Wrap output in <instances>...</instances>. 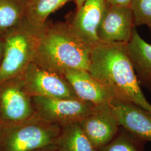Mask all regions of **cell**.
<instances>
[{"label": "cell", "instance_id": "obj_17", "mask_svg": "<svg viewBox=\"0 0 151 151\" xmlns=\"http://www.w3.org/2000/svg\"><path fill=\"white\" fill-rule=\"evenodd\" d=\"M146 142L120 126L113 138L97 151H144Z\"/></svg>", "mask_w": 151, "mask_h": 151}, {"label": "cell", "instance_id": "obj_20", "mask_svg": "<svg viewBox=\"0 0 151 151\" xmlns=\"http://www.w3.org/2000/svg\"><path fill=\"white\" fill-rule=\"evenodd\" d=\"M4 54V35L0 34V66L2 63Z\"/></svg>", "mask_w": 151, "mask_h": 151}, {"label": "cell", "instance_id": "obj_11", "mask_svg": "<svg viewBox=\"0 0 151 151\" xmlns=\"http://www.w3.org/2000/svg\"><path fill=\"white\" fill-rule=\"evenodd\" d=\"M106 6V0H87L70 22L76 33L93 48L101 44L97 32Z\"/></svg>", "mask_w": 151, "mask_h": 151}, {"label": "cell", "instance_id": "obj_19", "mask_svg": "<svg viewBox=\"0 0 151 151\" xmlns=\"http://www.w3.org/2000/svg\"><path fill=\"white\" fill-rule=\"evenodd\" d=\"M106 1L110 5L130 6L132 0H106Z\"/></svg>", "mask_w": 151, "mask_h": 151}, {"label": "cell", "instance_id": "obj_4", "mask_svg": "<svg viewBox=\"0 0 151 151\" xmlns=\"http://www.w3.org/2000/svg\"><path fill=\"white\" fill-rule=\"evenodd\" d=\"M61 127L35 115L20 124L4 127L0 151H34L56 145Z\"/></svg>", "mask_w": 151, "mask_h": 151}, {"label": "cell", "instance_id": "obj_23", "mask_svg": "<svg viewBox=\"0 0 151 151\" xmlns=\"http://www.w3.org/2000/svg\"><path fill=\"white\" fill-rule=\"evenodd\" d=\"M3 128H4V125H3V124H2V123L1 119V116H0V133H1V130L3 129Z\"/></svg>", "mask_w": 151, "mask_h": 151}, {"label": "cell", "instance_id": "obj_2", "mask_svg": "<svg viewBox=\"0 0 151 151\" xmlns=\"http://www.w3.org/2000/svg\"><path fill=\"white\" fill-rule=\"evenodd\" d=\"M92 49L76 33L70 22H47L34 62L62 75L70 70H88Z\"/></svg>", "mask_w": 151, "mask_h": 151}, {"label": "cell", "instance_id": "obj_15", "mask_svg": "<svg viewBox=\"0 0 151 151\" xmlns=\"http://www.w3.org/2000/svg\"><path fill=\"white\" fill-rule=\"evenodd\" d=\"M70 0H27L25 19L33 26L43 27L52 13Z\"/></svg>", "mask_w": 151, "mask_h": 151}, {"label": "cell", "instance_id": "obj_8", "mask_svg": "<svg viewBox=\"0 0 151 151\" xmlns=\"http://www.w3.org/2000/svg\"><path fill=\"white\" fill-rule=\"evenodd\" d=\"M133 15L130 6L108 5L100 24L97 37L105 44H127L135 29Z\"/></svg>", "mask_w": 151, "mask_h": 151}, {"label": "cell", "instance_id": "obj_13", "mask_svg": "<svg viewBox=\"0 0 151 151\" xmlns=\"http://www.w3.org/2000/svg\"><path fill=\"white\" fill-rule=\"evenodd\" d=\"M125 48L139 83L151 91V45L134 29Z\"/></svg>", "mask_w": 151, "mask_h": 151}, {"label": "cell", "instance_id": "obj_3", "mask_svg": "<svg viewBox=\"0 0 151 151\" xmlns=\"http://www.w3.org/2000/svg\"><path fill=\"white\" fill-rule=\"evenodd\" d=\"M44 27H34L24 18L4 35V54L0 66V84L22 75L34 61Z\"/></svg>", "mask_w": 151, "mask_h": 151}, {"label": "cell", "instance_id": "obj_14", "mask_svg": "<svg viewBox=\"0 0 151 151\" xmlns=\"http://www.w3.org/2000/svg\"><path fill=\"white\" fill-rule=\"evenodd\" d=\"M57 151H97L82 129L80 122L61 127Z\"/></svg>", "mask_w": 151, "mask_h": 151}, {"label": "cell", "instance_id": "obj_1", "mask_svg": "<svg viewBox=\"0 0 151 151\" xmlns=\"http://www.w3.org/2000/svg\"><path fill=\"white\" fill-rule=\"evenodd\" d=\"M125 44L101 43L94 47L88 72L114 98L135 104L151 115V104L141 89Z\"/></svg>", "mask_w": 151, "mask_h": 151}, {"label": "cell", "instance_id": "obj_21", "mask_svg": "<svg viewBox=\"0 0 151 151\" xmlns=\"http://www.w3.org/2000/svg\"><path fill=\"white\" fill-rule=\"evenodd\" d=\"M87 0H75L76 4L77 6V10L80 9L82 6L84 4V3Z\"/></svg>", "mask_w": 151, "mask_h": 151}, {"label": "cell", "instance_id": "obj_16", "mask_svg": "<svg viewBox=\"0 0 151 151\" xmlns=\"http://www.w3.org/2000/svg\"><path fill=\"white\" fill-rule=\"evenodd\" d=\"M27 0H0V34L16 27L25 18Z\"/></svg>", "mask_w": 151, "mask_h": 151}, {"label": "cell", "instance_id": "obj_7", "mask_svg": "<svg viewBox=\"0 0 151 151\" xmlns=\"http://www.w3.org/2000/svg\"><path fill=\"white\" fill-rule=\"evenodd\" d=\"M22 76L31 96L68 99L78 98L63 76L46 70L34 61L27 65Z\"/></svg>", "mask_w": 151, "mask_h": 151}, {"label": "cell", "instance_id": "obj_6", "mask_svg": "<svg viewBox=\"0 0 151 151\" xmlns=\"http://www.w3.org/2000/svg\"><path fill=\"white\" fill-rule=\"evenodd\" d=\"M35 114L61 127L80 122L91 113L95 105L77 99L32 96Z\"/></svg>", "mask_w": 151, "mask_h": 151}, {"label": "cell", "instance_id": "obj_12", "mask_svg": "<svg viewBox=\"0 0 151 151\" xmlns=\"http://www.w3.org/2000/svg\"><path fill=\"white\" fill-rule=\"evenodd\" d=\"M78 99L94 105L108 104L113 95L103 84L88 72L70 70L63 74Z\"/></svg>", "mask_w": 151, "mask_h": 151}, {"label": "cell", "instance_id": "obj_5", "mask_svg": "<svg viewBox=\"0 0 151 151\" xmlns=\"http://www.w3.org/2000/svg\"><path fill=\"white\" fill-rule=\"evenodd\" d=\"M35 115L32 97L22 75L0 84V116L4 127L22 123Z\"/></svg>", "mask_w": 151, "mask_h": 151}, {"label": "cell", "instance_id": "obj_9", "mask_svg": "<svg viewBox=\"0 0 151 151\" xmlns=\"http://www.w3.org/2000/svg\"><path fill=\"white\" fill-rule=\"evenodd\" d=\"M80 124L96 150L111 140L120 127L109 104L95 105Z\"/></svg>", "mask_w": 151, "mask_h": 151}, {"label": "cell", "instance_id": "obj_18", "mask_svg": "<svg viewBox=\"0 0 151 151\" xmlns=\"http://www.w3.org/2000/svg\"><path fill=\"white\" fill-rule=\"evenodd\" d=\"M130 7L134 25H145L151 29V0H132Z\"/></svg>", "mask_w": 151, "mask_h": 151}, {"label": "cell", "instance_id": "obj_10", "mask_svg": "<svg viewBox=\"0 0 151 151\" xmlns=\"http://www.w3.org/2000/svg\"><path fill=\"white\" fill-rule=\"evenodd\" d=\"M119 125L146 142H151V115L140 106L113 98L109 103Z\"/></svg>", "mask_w": 151, "mask_h": 151}, {"label": "cell", "instance_id": "obj_22", "mask_svg": "<svg viewBox=\"0 0 151 151\" xmlns=\"http://www.w3.org/2000/svg\"><path fill=\"white\" fill-rule=\"evenodd\" d=\"M34 151H57V150H50L48 148H45V149H41V150H38Z\"/></svg>", "mask_w": 151, "mask_h": 151}]
</instances>
